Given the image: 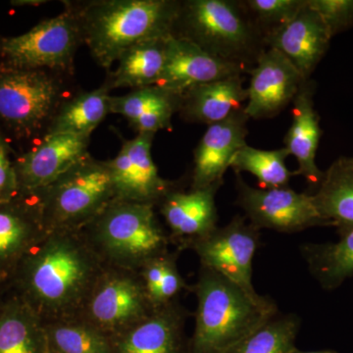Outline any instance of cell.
<instances>
[{"label": "cell", "instance_id": "cell-9", "mask_svg": "<svg viewBox=\"0 0 353 353\" xmlns=\"http://www.w3.org/2000/svg\"><path fill=\"white\" fill-rule=\"evenodd\" d=\"M154 311L138 272L105 266L78 319L116 338Z\"/></svg>", "mask_w": 353, "mask_h": 353}, {"label": "cell", "instance_id": "cell-19", "mask_svg": "<svg viewBox=\"0 0 353 353\" xmlns=\"http://www.w3.org/2000/svg\"><path fill=\"white\" fill-rule=\"evenodd\" d=\"M332 36L320 16L306 0L289 23L264 38L265 46L275 48L290 60L305 81L326 54Z\"/></svg>", "mask_w": 353, "mask_h": 353}, {"label": "cell", "instance_id": "cell-22", "mask_svg": "<svg viewBox=\"0 0 353 353\" xmlns=\"http://www.w3.org/2000/svg\"><path fill=\"white\" fill-rule=\"evenodd\" d=\"M243 75L228 77L190 88L181 95L178 113L190 123L212 125L245 108L248 88Z\"/></svg>", "mask_w": 353, "mask_h": 353}, {"label": "cell", "instance_id": "cell-3", "mask_svg": "<svg viewBox=\"0 0 353 353\" xmlns=\"http://www.w3.org/2000/svg\"><path fill=\"white\" fill-rule=\"evenodd\" d=\"M194 329L188 353H225L278 315L269 297L253 299L217 272L201 266L196 284Z\"/></svg>", "mask_w": 353, "mask_h": 353}, {"label": "cell", "instance_id": "cell-14", "mask_svg": "<svg viewBox=\"0 0 353 353\" xmlns=\"http://www.w3.org/2000/svg\"><path fill=\"white\" fill-rule=\"evenodd\" d=\"M248 74L252 79L243 110L250 119L275 117L294 101L306 82L287 57L270 48L262 51Z\"/></svg>", "mask_w": 353, "mask_h": 353}, {"label": "cell", "instance_id": "cell-2", "mask_svg": "<svg viewBox=\"0 0 353 353\" xmlns=\"http://www.w3.org/2000/svg\"><path fill=\"white\" fill-rule=\"evenodd\" d=\"M66 4L75 15L83 43L94 61L108 71L132 46L172 36L181 8V1L175 0H94Z\"/></svg>", "mask_w": 353, "mask_h": 353}, {"label": "cell", "instance_id": "cell-39", "mask_svg": "<svg viewBox=\"0 0 353 353\" xmlns=\"http://www.w3.org/2000/svg\"><path fill=\"white\" fill-rule=\"evenodd\" d=\"M290 353H338L334 352V350H318V352H303V350H299V348H294Z\"/></svg>", "mask_w": 353, "mask_h": 353}, {"label": "cell", "instance_id": "cell-21", "mask_svg": "<svg viewBox=\"0 0 353 353\" xmlns=\"http://www.w3.org/2000/svg\"><path fill=\"white\" fill-rule=\"evenodd\" d=\"M314 90V83L306 81L294 97L292 126L285 136L284 148L299 164L294 175L303 176L311 185L319 187L325 173L316 164L322 130L313 101Z\"/></svg>", "mask_w": 353, "mask_h": 353}, {"label": "cell", "instance_id": "cell-12", "mask_svg": "<svg viewBox=\"0 0 353 353\" xmlns=\"http://www.w3.org/2000/svg\"><path fill=\"white\" fill-rule=\"evenodd\" d=\"M154 134L141 132L132 139H122L117 157L108 160L116 197L122 201L152 204L157 208L175 183L159 175L152 159Z\"/></svg>", "mask_w": 353, "mask_h": 353}, {"label": "cell", "instance_id": "cell-32", "mask_svg": "<svg viewBox=\"0 0 353 353\" xmlns=\"http://www.w3.org/2000/svg\"><path fill=\"white\" fill-rule=\"evenodd\" d=\"M305 2L306 0H246L243 3L265 38L296 17Z\"/></svg>", "mask_w": 353, "mask_h": 353}, {"label": "cell", "instance_id": "cell-20", "mask_svg": "<svg viewBox=\"0 0 353 353\" xmlns=\"http://www.w3.org/2000/svg\"><path fill=\"white\" fill-rule=\"evenodd\" d=\"M180 301L154 309L150 317L113 339V353H188L185 321Z\"/></svg>", "mask_w": 353, "mask_h": 353}, {"label": "cell", "instance_id": "cell-6", "mask_svg": "<svg viewBox=\"0 0 353 353\" xmlns=\"http://www.w3.org/2000/svg\"><path fill=\"white\" fill-rule=\"evenodd\" d=\"M32 196L46 232L81 231L117 199L108 161L90 155Z\"/></svg>", "mask_w": 353, "mask_h": 353}, {"label": "cell", "instance_id": "cell-13", "mask_svg": "<svg viewBox=\"0 0 353 353\" xmlns=\"http://www.w3.org/2000/svg\"><path fill=\"white\" fill-rule=\"evenodd\" d=\"M88 136L46 134L14 163L21 194L41 192L90 155Z\"/></svg>", "mask_w": 353, "mask_h": 353}, {"label": "cell", "instance_id": "cell-31", "mask_svg": "<svg viewBox=\"0 0 353 353\" xmlns=\"http://www.w3.org/2000/svg\"><path fill=\"white\" fill-rule=\"evenodd\" d=\"M299 329V316L276 315L225 353H290Z\"/></svg>", "mask_w": 353, "mask_h": 353}, {"label": "cell", "instance_id": "cell-4", "mask_svg": "<svg viewBox=\"0 0 353 353\" xmlns=\"http://www.w3.org/2000/svg\"><path fill=\"white\" fill-rule=\"evenodd\" d=\"M155 208L115 199L81 231L105 266L139 272L171 245Z\"/></svg>", "mask_w": 353, "mask_h": 353}, {"label": "cell", "instance_id": "cell-30", "mask_svg": "<svg viewBox=\"0 0 353 353\" xmlns=\"http://www.w3.org/2000/svg\"><path fill=\"white\" fill-rule=\"evenodd\" d=\"M289 152L285 148L276 150H262L246 143L234 154L230 168L236 173L248 172L259 181L260 189L289 187L294 173L285 166Z\"/></svg>", "mask_w": 353, "mask_h": 353}, {"label": "cell", "instance_id": "cell-34", "mask_svg": "<svg viewBox=\"0 0 353 353\" xmlns=\"http://www.w3.org/2000/svg\"><path fill=\"white\" fill-rule=\"evenodd\" d=\"M179 253L180 252L176 250L175 252H169L167 255L163 278L155 299L154 309L176 301L183 290H190V285L185 283V279L179 271L176 264Z\"/></svg>", "mask_w": 353, "mask_h": 353}, {"label": "cell", "instance_id": "cell-25", "mask_svg": "<svg viewBox=\"0 0 353 353\" xmlns=\"http://www.w3.org/2000/svg\"><path fill=\"white\" fill-rule=\"evenodd\" d=\"M168 38L143 41L125 51L117 61V68L109 72L104 85L110 90L157 85L163 71Z\"/></svg>", "mask_w": 353, "mask_h": 353}, {"label": "cell", "instance_id": "cell-33", "mask_svg": "<svg viewBox=\"0 0 353 353\" xmlns=\"http://www.w3.org/2000/svg\"><path fill=\"white\" fill-rule=\"evenodd\" d=\"M320 16L332 38L353 26V0H307Z\"/></svg>", "mask_w": 353, "mask_h": 353}, {"label": "cell", "instance_id": "cell-10", "mask_svg": "<svg viewBox=\"0 0 353 353\" xmlns=\"http://www.w3.org/2000/svg\"><path fill=\"white\" fill-rule=\"evenodd\" d=\"M260 245V230L245 216L236 215L229 224L217 227L190 250L199 256L201 266L217 272L239 285L253 299L260 296L252 284V263Z\"/></svg>", "mask_w": 353, "mask_h": 353}, {"label": "cell", "instance_id": "cell-27", "mask_svg": "<svg viewBox=\"0 0 353 353\" xmlns=\"http://www.w3.org/2000/svg\"><path fill=\"white\" fill-rule=\"evenodd\" d=\"M111 90L105 85L72 95L59 108L48 134H74L90 137L110 114Z\"/></svg>", "mask_w": 353, "mask_h": 353}, {"label": "cell", "instance_id": "cell-15", "mask_svg": "<svg viewBox=\"0 0 353 353\" xmlns=\"http://www.w3.org/2000/svg\"><path fill=\"white\" fill-rule=\"evenodd\" d=\"M220 188L178 190L176 185L160 201L157 208L163 216L171 245L178 252L192 246L218 227L215 196Z\"/></svg>", "mask_w": 353, "mask_h": 353}, {"label": "cell", "instance_id": "cell-28", "mask_svg": "<svg viewBox=\"0 0 353 353\" xmlns=\"http://www.w3.org/2000/svg\"><path fill=\"white\" fill-rule=\"evenodd\" d=\"M316 208L329 226L353 227V172L339 158L325 172L317 192Z\"/></svg>", "mask_w": 353, "mask_h": 353}, {"label": "cell", "instance_id": "cell-26", "mask_svg": "<svg viewBox=\"0 0 353 353\" xmlns=\"http://www.w3.org/2000/svg\"><path fill=\"white\" fill-rule=\"evenodd\" d=\"M336 243H307L301 250L316 280L324 290L340 287L353 277V227L339 228Z\"/></svg>", "mask_w": 353, "mask_h": 353}, {"label": "cell", "instance_id": "cell-18", "mask_svg": "<svg viewBox=\"0 0 353 353\" xmlns=\"http://www.w3.org/2000/svg\"><path fill=\"white\" fill-rule=\"evenodd\" d=\"M243 109L231 114L227 119L209 125L194 152L190 189L222 185L234 154L246 145L250 117Z\"/></svg>", "mask_w": 353, "mask_h": 353}, {"label": "cell", "instance_id": "cell-8", "mask_svg": "<svg viewBox=\"0 0 353 353\" xmlns=\"http://www.w3.org/2000/svg\"><path fill=\"white\" fill-rule=\"evenodd\" d=\"M83 43L73 11L65 4L63 12L39 23L29 32L0 41L6 66L46 70L73 75L74 58Z\"/></svg>", "mask_w": 353, "mask_h": 353}, {"label": "cell", "instance_id": "cell-40", "mask_svg": "<svg viewBox=\"0 0 353 353\" xmlns=\"http://www.w3.org/2000/svg\"><path fill=\"white\" fill-rule=\"evenodd\" d=\"M343 162L353 172V157H343Z\"/></svg>", "mask_w": 353, "mask_h": 353}, {"label": "cell", "instance_id": "cell-35", "mask_svg": "<svg viewBox=\"0 0 353 353\" xmlns=\"http://www.w3.org/2000/svg\"><path fill=\"white\" fill-rule=\"evenodd\" d=\"M168 253L169 252L150 259L138 272L153 308H154L155 299L163 278Z\"/></svg>", "mask_w": 353, "mask_h": 353}, {"label": "cell", "instance_id": "cell-37", "mask_svg": "<svg viewBox=\"0 0 353 353\" xmlns=\"http://www.w3.org/2000/svg\"><path fill=\"white\" fill-rule=\"evenodd\" d=\"M10 292V285L1 284V283H0V310H1L3 304L6 303V299H8Z\"/></svg>", "mask_w": 353, "mask_h": 353}, {"label": "cell", "instance_id": "cell-41", "mask_svg": "<svg viewBox=\"0 0 353 353\" xmlns=\"http://www.w3.org/2000/svg\"><path fill=\"white\" fill-rule=\"evenodd\" d=\"M50 353H54V352H51V350H50Z\"/></svg>", "mask_w": 353, "mask_h": 353}, {"label": "cell", "instance_id": "cell-29", "mask_svg": "<svg viewBox=\"0 0 353 353\" xmlns=\"http://www.w3.org/2000/svg\"><path fill=\"white\" fill-rule=\"evenodd\" d=\"M54 353H113V339L81 319L44 324Z\"/></svg>", "mask_w": 353, "mask_h": 353}, {"label": "cell", "instance_id": "cell-5", "mask_svg": "<svg viewBox=\"0 0 353 353\" xmlns=\"http://www.w3.org/2000/svg\"><path fill=\"white\" fill-rule=\"evenodd\" d=\"M172 36L188 39L213 57L240 65L246 74L266 48L263 34L243 1H181Z\"/></svg>", "mask_w": 353, "mask_h": 353}, {"label": "cell", "instance_id": "cell-36", "mask_svg": "<svg viewBox=\"0 0 353 353\" xmlns=\"http://www.w3.org/2000/svg\"><path fill=\"white\" fill-rule=\"evenodd\" d=\"M19 194L14 163L9 159L6 146L0 139V203L12 201Z\"/></svg>", "mask_w": 353, "mask_h": 353}, {"label": "cell", "instance_id": "cell-38", "mask_svg": "<svg viewBox=\"0 0 353 353\" xmlns=\"http://www.w3.org/2000/svg\"><path fill=\"white\" fill-rule=\"evenodd\" d=\"M44 1H39V0H36V1H14V6H34V4H37V6H39L41 3H43Z\"/></svg>", "mask_w": 353, "mask_h": 353}, {"label": "cell", "instance_id": "cell-1", "mask_svg": "<svg viewBox=\"0 0 353 353\" xmlns=\"http://www.w3.org/2000/svg\"><path fill=\"white\" fill-rule=\"evenodd\" d=\"M105 265L82 231L48 232L10 282L43 324L78 319Z\"/></svg>", "mask_w": 353, "mask_h": 353}, {"label": "cell", "instance_id": "cell-17", "mask_svg": "<svg viewBox=\"0 0 353 353\" xmlns=\"http://www.w3.org/2000/svg\"><path fill=\"white\" fill-rule=\"evenodd\" d=\"M38 201L19 194L0 203V283L10 285L21 262L46 236Z\"/></svg>", "mask_w": 353, "mask_h": 353}, {"label": "cell", "instance_id": "cell-23", "mask_svg": "<svg viewBox=\"0 0 353 353\" xmlns=\"http://www.w3.org/2000/svg\"><path fill=\"white\" fill-rule=\"evenodd\" d=\"M181 95L150 85L132 90L121 97H111L110 114L124 116L138 134L171 131L172 117L180 108Z\"/></svg>", "mask_w": 353, "mask_h": 353}, {"label": "cell", "instance_id": "cell-16", "mask_svg": "<svg viewBox=\"0 0 353 353\" xmlns=\"http://www.w3.org/2000/svg\"><path fill=\"white\" fill-rule=\"evenodd\" d=\"M245 68L201 50L196 44L171 36L167 39L166 59L157 87L178 95L203 83L243 75Z\"/></svg>", "mask_w": 353, "mask_h": 353}, {"label": "cell", "instance_id": "cell-11", "mask_svg": "<svg viewBox=\"0 0 353 353\" xmlns=\"http://www.w3.org/2000/svg\"><path fill=\"white\" fill-rule=\"evenodd\" d=\"M236 203L245 217L259 230L299 233L309 228L329 226L317 208L313 194H301L290 187L255 189L239 175Z\"/></svg>", "mask_w": 353, "mask_h": 353}, {"label": "cell", "instance_id": "cell-7", "mask_svg": "<svg viewBox=\"0 0 353 353\" xmlns=\"http://www.w3.org/2000/svg\"><path fill=\"white\" fill-rule=\"evenodd\" d=\"M66 74L0 66V121L23 137L48 134L59 108L70 99Z\"/></svg>", "mask_w": 353, "mask_h": 353}, {"label": "cell", "instance_id": "cell-24", "mask_svg": "<svg viewBox=\"0 0 353 353\" xmlns=\"http://www.w3.org/2000/svg\"><path fill=\"white\" fill-rule=\"evenodd\" d=\"M0 353H50L43 323L12 292L0 310Z\"/></svg>", "mask_w": 353, "mask_h": 353}]
</instances>
